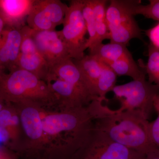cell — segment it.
<instances>
[{"label":"cell","instance_id":"12","mask_svg":"<svg viewBox=\"0 0 159 159\" xmlns=\"http://www.w3.org/2000/svg\"><path fill=\"white\" fill-rule=\"evenodd\" d=\"M34 0H0V14L6 26L21 29Z\"/></svg>","mask_w":159,"mask_h":159},{"label":"cell","instance_id":"19","mask_svg":"<svg viewBox=\"0 0 159 159\" xmlns=\"http://www.w3.org/2000/svg\"><path fill=\"white\" fill-rule=\"evenodd\" d=\"M82 12L89 35L87 41V49H88L90 51L93 48L97 37L92 0H84Z\"/></svg>","mask_w":159,"mask_h":159},{"label":"cell","instance_id":"4","mask_svg":"<svg viewBox=\"0 0 159 159\" xmlns=\"http://www.w3.org/2000/svg\"><path fill=\"white\" fill-rule=\"evenodd\" d=\"M146 155L112 140L93 128L70 159H145Z\"/></svg>","mask_w":159,"mask_h":159},{"label":"cell","instance_id":"26","mask_svg":"<svg viewBox=\"0 0 159 159\" xmlns=\"http://www.w3.org/2000/svg\"><path fill=\"white\" fill-rule=\"evenodd\" d=\"M154 109L159 114V94L156 97L154 101Z\"/></svg>","mask_w":159,"mask_h":159},{"label":"cell","instance_id":"11","mask_svg":"<svg viewBox=\"0 0 159 159\" xmlns=\"http://www.w3.org/2000/svg\"><path fill=\"white\" fill-rule=\"evenodd\" d=\"M17 104L22 108L20 112V119L28 138L37 142L44 139L42 116L39 108H37L39 103L26 102Z\"/></svg>","mask_w":159,"mask_h":159},{"label":"cell","instance_id":"13","mask_svg":"<svg viewBox=\"0 0 159 159\" xmlns=\"http://www.w3.org/2000/svg\"><path fill=\"white\" fill-rule=\"evenodd\" d=\"M17 68L30 72L46 82L50 71L48 64L38 51L28 54L20 53Z\"/></svg>","mask_w":159,"mask_h":159},{"label":"cell","instance_id":"21","mask_svg":"<svg viewBox=\"0 0 159 159\" xmlns=\"http://www.w3.org/2000/svg\"><path fill=\"white\" fill-rule=\"evenodd\" d=\"M149 2V4L144 5L141 4V1H137L134 9L135 16L142 15L159 23V0H150Z\"/></svg>","mask_w":159,"mask_h":159},{"label":"cell","instance_id":"22","mask_svg":"<svg viewBox=\"0 0 159 159\" xmlns=\"http://www.w3.org/2000/svg\"><path fill=\"white\" fill-rule=\"evenodd\" d=\"M5 108V106L0 112V127L7 131L9 137L13 138V129L17 126L18 119L14 113Z\"/></svg>","mask_w":159,"mask_h":159},{"label":"cell","instance_id":"8","mask_svg":"<svg viewBox=\"0 0 159 159\" xmlns=\"http://www.w3.org/2000/svg\"><path fill=\"white\" fill-rule=\"evenodd\" d=\"M56 79L62 80L74 86L92 102L96 99H101L98 97L71 58L64 60L50 68L46 82Z\"/></svg>","mask_w":159,"mask_h":159},{"label":"cell","instance_id":"27","mask_svg":"<svg viewBox=\"0 0 159 159\" xmlns=\"http://www.w3.org/2000/svg\"><path fill=\"white\" fill-rule=\"evenodd\" d=\"M5 27H6V24H5V21H4L3 18L2 17V16L0 14V36H1Z\"/></svg>","mask_w":159,"mask_h":159},{"label":"cell","instance_id":"24","mask_svg":"<svg viewBox=\"0 0 159 159\" xmlns=\"http://www.w3.org/2000/svg\"><path fill=\"white\" fill-rule=\"evenodd\" d=\"M144 31L149 39L150 43L159 48V23L153 28Z\"/></svg>","mask_w":159,"mask_h":159},{"label":"cell","instance_id":"29","mask_svg":"<svg viewBox=\"0 0 159 159\" xmlns=\"http://www.w3.org/2000/svg\"><path fill=\"white\" fill-rule=\"evenodd\" d=\"M1 74H0V75H1Z\"/></svg>","mask_w":159,"mask_h":159},{"label":"cell","instance_id":"18","mask_svg":"<svg viewBox=\"0 0 159 159\" xmlns=\"http://www.w3.org/2000/svg\"><path fill=\"white\" fill-rule=\"evenodd\" d=\"M117 77L113 70L104 63L96 86V92L99 98L104 101L107 100V94L112 92L116 85Z\"/></svg>","mask_w":159,"mask_h":159},{"label":"cell","instance_id":"9","mask_svg":"<svg viewBox=\"0 0 159 159\" xmlns=\"http://www.w3.org/2000/svg\"><path fill=\"white\" fill-rule=\"evenodd\" d=\"M33 30V36L38 50L50 68L64 60L71 58L58 31Z\"/></svg>","mask_w":159,"mask_h":159},{"label":"cell","instance_id":"23","mask_svg":"<svg viewBox=\"0 0 159 159\" xmlns=\"http://www.w3.org/2000/svg\"><path fill=\"white\" fill-rule=\"evenodd\" d=\"M149 133L152 143L159 148V114L155 120L149 123Z\"/></svg>","mask_w":159,"mask_h":159},{"label":"cell","instance_id":"5","mask_svg":"<svg viewBox=\"0 0 159 159\" xmlns=\"http://www.w3.org/2000/svg\"><path fill=\"white\" fill-rule=\"evenodd\" d=\"M112 92L120 102L118 111H138L148 119L154 109V101L159 94V87L144 77L116 85Z\"/></svg>","mask_w":159,"mask_h":159},{"label":"cell","instance_id":"17","mask_svg":"<svg viewBox=\"0 0 159 159\" xmlns=\"http://www.w3.org/2000/svg\"><path fill=\"white\" fill-rule=\"evenodd\" d=\"M106 64L113 70L117 76H127L131 77L133 80H136L146 77L147 75L145 65L142 62L138 64L133 57L123 58Z\"/></svg>","mask_w":159,"mask_h":159},{"label":"cell","instance_id":"25","mask_svg":"<svg viewBox=\"0 0 159 159\" xmlns=\"http://www.w3.org/2000/svg\"><path fill=\"white\" fill-rule=\"evenodd\" d=\"M145 159H159V148H156L148 152Z\"/></svg>","mask_w":159,"mask_h":159},{"label":"cell","instance_id":"1","mask_svg":"<svg viewBox=\"0 0 159 159\" xmlns=\"http://www.w3.org/2000/svg\"><path fill=\"white\" fill-rule=\"evenodd\" d=\"M148 119L138 111L113 110L106 107L94 127L115 142L146 155L157 148L152 142Z\"/></svg>","mask_w":159,"mask_h":159},{"label":"cell","instance_id":"6","mask_svg":"<svg viewBox=\"0 0 159 159\" xmlns=\"http://www.w3.org/2000/svg\"><path fill=\"white\" fill-rule=\"evenodd\" d=\"M84 0L70 2L64 20L63 28L58 31L59 37L66 47L71 59L78 60L84 57L87 49V32L83 15Z\"/></svg>","mask_w":159,"mask_h":159},{"label":"cell","instance_id":"16","mask_svg":"<svg viewBox=\"0 0 159 159\" xmlns=\"http://www.w3.org/2000/svg\"><path fill=\"white\" fill-rule=\"evenodd\" d=\"M107 3V1L105 0H92L97 37L93 47L90 50L89 52L102 43L104 40L110 39L109 31L106 20Z\"/></svg>","mask_w":159,"mask_h":159},{"label":"cell","instance_id":"14","mask_svg":"<svg viewBox=\"0 0 159 159\" xmlns=\"http://www.w3.org/2000/svg\"><path fill=\"white\" fill-rule=\"evenodd\" d=\"M89 54L96 56L105 64L133 57L127 46L111 42L101 44L89 52Z\"/></svg>","mask_w":159,"mask_h":159},{"label":"cell","instance_id":"2","mask_svg":"<svg viewBox=\"0 0 159 159\" xmlns=\"http://www.w3.org/2000/svg\"><path fill=\"white\" fill-rule=\"evenodd\" d=\"M0 100L16 104L56 102L46 81L30 72L18 68L0 75Z\"/></svg>","mask_w":159,"mask_h":159},{"label":"cell","instance_id":"10","mask_svg":"<svg viewBox=\"0 0 159 159\" xmlns=\"http://www.w3.org/2000/svg\"><path fill=\"white\" fill-rule=\"evenodd\" d=\"M20 28L6 26L0 36V74L17 68L22 36Z\"/></svg>","mask_w":159,"mask_h":159},{"label":"cell","instance_id":"3","mask_svg":"<svg viewBox=\"0 0 159 159\" xmlns=\"http://www.w3.org/2000/svg\"><path fill=\"white\" fill-rule=\"evenodd\" d=\"M137 1L111 0L107 8L110 42L127 46L134 39L143 40L142 30L134 18Z\"/></svg>","mask_w":159,"mask_h":159},{"label":"cell","instance_id":"28","mask_svg":"<svg viewBox=\"0 0 159 159\" xmlns=\"http://www.w3.org/2000/svg\"><path fill=\"white\" fill-rule=\"evenodd\" d=\"M0 159H11L5 154L0 151Z\"/></svg>","mask_w":159,"mask_h":159},{"label":"cell","instance_id":"7","mask_svg":"<svg viewBox=\"0 0 159 159\" xmlns=\"http://www.w3.org/2000/svg\"><path fill=\"white\" fill-rule=\"evenodd\" d=\"M68 8L59 0H34L27 18L28 26L35 31H55L63 23Z\"/></svg>","mask_w":159,"mask_h":159},{"label":"cell","instance_id":"20","mask_svg":"<svg viewBox=\"0 0 159 159\" xmlns=\"http://www.w3.org/2000/svg\"><path fill=\"white\" fill-rule=\"evenodd\" d=\"M145 70L148 81L159 87V48L150 43L148 46V60Z\"/></svg>","mask_w":159,"mask_h":159},{"label":"cell","instance_id":"15","mask_svg":"<svg viewBox=\"0 0 159 159\" xmlns=\"http://www.w3.org/2000/svg\"><path fill=\"white\" fill-rule=\"evenodd\" d=\"M73 61L97 94L96 84L104 63L94 55L90 54L84 55L81 59L74 60Z\"/></svg>","mask_w":159,"mask_h":159}]
</instances>
